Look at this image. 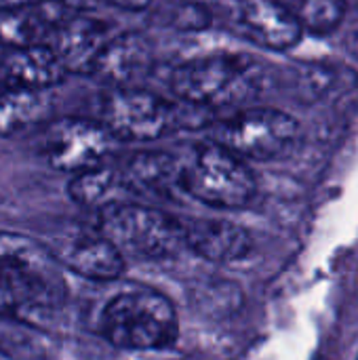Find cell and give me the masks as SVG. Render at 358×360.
Wrapping results in <instances>:
<instances>
[{
    "label": "cell",
    "instance_id": "obj_1",
    "mask_svg": "<svg viewBox=\"0 0 358 360\" xmlns=\"http://www.w3.org/2000/svg\"><path fill=\"white\" fill-rule=\"evenodd\" d=\"M63 268L38 240L0 232V314L23 319L55 310L65 300Z\"/></svg>",
    "mask_w": 358,
    "mask_h": 360
},
{
    "label": "cell",
    "instance_id": "obj_2",
    "mask_svg": "<svg viewBox=\"0 0 358 360\" xmlns=\"http://www.w3.org/2000/svg\"><path fill=\"white\" fill-rule=\"evenodd\" d=\"M213 110L186 101H169L139 86H120L101 101V122L116 141H154L181 129L209 124Z\"/></svg>",
    "mask_w": 358,
    "mask_h": 360
},
{
    "label": "cell",
    "instance_id": "obj_3",
    "mask_svg": "<svg viewBox=\"0 0 358 360\" xmlns=\"http://www.w3.org/2000/svg\"><path fill=\"white\" fill-rule=\"evenodd\" d=\"M101 335L122 350H162L179 333L173 304L150 289L116 293L101 312Z\"/></svg>",
    "mask_w": 358,
    "mask_h": 360
},
{
    "label": "cell",
    "instance_id": "obj_4",
    "mask_svg": "<svg viewBox=\"0 0 358 360\" xmlns=\"http://www.w3.org/2000/svg\"><path fill=\"white\" fill-rule=\"evenodd\" d=\"M169 86L179 101L215 112L253 99L260 93V76L247 57L207 55L173 68Z\"/></svg>",
    "mask_w": 358,
    "mask_h": 360
},
{
    "label": "cell",
    "instance_id": "obj_5",
    "mask_svg": "<svg viewBox=\"0 0 358 360\" xmlns=\"http://www.w3.org/2000/svg\"><path fill=\"white\" fill-rule=\"evenodd\" d=\"M97 232L122 255L165 259L186 251L181 217L141 202H116L101 209Z\"/></svg>",
    "mask_w": 358,
    "mask_h": 360
},
{
    "label": "cell",
    "instance_id": "obj_6",
    "mask_svg": "<svg viewBox=\"0 0 358 360\" xmlns=\"http://www.w3.org/2000/svg\"><path fill=\"white\" fill-rule=\"evenodd\" d=\"M181 192L217 209H241L255 196V177L241 156L222 143H200L181 162Z\"/></svg>",
    "mask_w": 358,
    "mask_h": 360
},
{
    "label": "cell",
    "instance_id": "obj_7",
    "mask_svg": "<svg viewBox=\"0 0 358 360\" xmlns=\"http://www.w3.org/2000/svg\"><path fill=\"white\" fill-rule=\"evenodd\" d=\"M300 124L276 108H247L224 120L219 141L243 160H272L298 141Z\"/></svg>",
    "mask_w": 358,
    "mask_h": 360
},
{
    "label": "cell",
    "instance_id": "obj_8",
    "mask_svg": "<svg viewBox=\"0 0 358 360\" xmlns=\"http://www.w3.org/2000/svg\"><path fill=\"white\" fill-rule=\"evenodd\" d=\"M116 137L101 120L61 118L46 127L42 154L46 162L65 173H80L103 165L112 154Z\"/></svg>",
    "mask_w": 358,
    "mask_h": 360
},
{
    "label": "cell",
    "instance_id": "obj_9",
    "mask_svg": "<svg viewBox=\"0 0 358 360\" xmlns=\"http://www.w3.org/2000/svg\"><path fill=\"white\" fill-rule=\"evenodd\" d=\"M108 25L89 15H65L49 34L46 46L57 55L68 74H91L108 42Z\"/></svg>",
    "mask_w": 358,
    "mask_h": 360
},
{
    "label": "cell",
    "instance_id": "obj_10",
    "mask_svg": "<svg viewBox=\"0 0 358 360\" xmlns=\"http://www.w3.org/2000/svg\"><path fill=\"white\" fill-rule=\"evenodd\" d=\"M234 19L249 40L272 51L295 46L304 34L293 13L281 0H243Z\"/></svg>",
    "mask_w": 358,
    "mask_h": 360
},
{
    "label": "cell",
    "instance_id": "obj_11",
    "mask_svg": "<svg viewBox=\"0 0 358 360\" xmlns=\"http://www.w3.org/2000/svg\"><path fill=\"white\" fill-rule=\"evenodd\" d=\"M152 59L154 51L150 40L137 32H124L108 38L91 74L110 82L114 89L137 86L148 76Z\"/></svg>",
    "mask_w": 358,
    "mask_h": 360
},
{
    "label": "cell",
    "instance_id": "obj_12",
    "mask_svg": "<svg viewBox=\"0 0 358 360\" xmlns=\"http://www.w3.org/2000/svg\"><path fill=\"white\" fill-rule=\"evenodd\" d=\"M184 249L207 262H234L251 251V236L238 224L211 217H181Z\"/></svg>",
    "mask_w": 358,
    "mask_h": 360
},
{
    "label": "cell",
    "instance_id": "obj_13",
    "mask_svg": "<svg viewBox=\"0 0 358 360\" xmlns=\"http://www.w3.org/2000/svg\"><path fill=\"white\" fill-rule=\"evenodd\" d=\"M57 264L91 281H112L124 272L122 253L103 234H78L49 249Z\"/></svg>",
    "mask_w": 358,
    "mask_h": 360
},
{
    "label": "cell",
    "instance_id": "obj_14",
    "mask_svg": "<svg viewBox=\"0 0 358 360\" xmlns=\"http://www.w3.org/2000/svg\"><path fill=\"white\" fill-rule=\"evenodd\" d=\"M65 15V0L0 4V44L15 49L46 44L49 34Z\"/></svg>",
    "mask_w": 358,
    "mask_h": 360
},
{
    "label": "cell",
    "instance_id": "obj_15",
    "mask_svg": "<svg viewBox=\"0 0 358 360\" xmlns=\"http://www.w3.org/2000/svg\"><path fill=\"white\" fill-rule=\"evenodd\" d=\"M129 196L175 200L181 192V160L167 152H141L120 169Z\"/></svg>",
    "mask_w": 358,
    "mask_h": 360
},
{
    "label": "cell",
    "instance_id": "obj_16",
    "mask_svg": "<svg viewBox=\"0 0 358 360\" xmlns=\"http://www.w3.org/2000/svg\"><path fill=\"white\" fill-rule=\"evenodd\" d=\"M68 72L46 44L11 46L2 72V89H36L49 91L63 82Z\"/></svg>",
    "mask_w": 358,
    "mask_h": 360
},
{
    "label": "cell",
    "instance_id": "obj_17",
    "mask_svg": "<svg viewBox=\"0 0 358 360\" xmlns=\"http://www.w3.org/2000/svg\"><path fill=\"white\" fill-rule=\"evenodd\" d=\"M51 114L46 91L2 89L0 91V137H17L40 127Z\"/></svg>",
    "mask_w": 358,
    "mask_h": 360
},
{
    "label": "cell",
    "instance_id": "obj_18",
    "mask_svg": "<svg viewBox=\"0 0 358 360\" xmlns=\"http://www.w3.org/2000/svg\"><path fill=\"white\" fill-rule=\"evenodd\" d=\"M68 194L74 202L82 207H95L99 211L110 205L124 202L122 196H129L120 169L103 165L74 173L72 181L68 184Z\"/></svg>",
    "mask_w": 358,
    "mask_h": 360
},
{
    "label": "cell",
    "instance_id": "obj_19",
    "mask_svg": "<svg viewBox=\"0 0 358 360\" xmlns=\"http://www.w3.org/2000/svg\"><path fill=\"white\" fill-rule=\"evenodd\" d=\"M298 19L302 30L317 36L331 34L344 19L346 0H281Z\"/></svg>",
    "mask_w": 358,
    "mask_h": 360
},
{
    "label": "cell",
    "instance_id": "obj_20",
    "mask_svg": "<svg viewBox=\"0 0 358 360\" xmlns=\"http://www.w3.org/2000/svg\"><path fill=\"white\" fill-rule=\"evenodd\" d=\"M34 344V331L32 327L23 325L21 319L0 314V352L8 354L17 348H30Z\"/></svg>",
    "mask_w": 358,
    "mask_h": 360
},
{
    "label": "cell",
    "instance_id": "obj_21",
    "mask_svg": "<svg viewBox=\"0 0 358 360\" xmlns=\"http://www.w3.org/2000/svg\"><path fill=\"white\" fill-rule=\"evenodd\" d=\"M103 2L122 11H146L152 4V0H103Z\"/></svg>",
    "mask_w": 358,
    "mask_h": 360
},
{
    "label": "cell",
    "instance_id": "obj_22",
    "mask_svg": "<svg viewBox=\"0 0 358 360\" xmlns=\"http://www.w3.org/2000/svg\"><path fill=\"white\" fill-rule=\"evenodd\" d=\"M11 46L0 44V91H2V72H4V63H6V55H8Z\"/></svg>",
    "mask_w": 358,
    "mask_h": 360
},
{
    "label": "cell",
    "instance_id": "obj_23",
    "mask_svg": "<svg viewBox=\"0 0 358 360\" xmlns=\"http://www.w3.org/2000/svg\"><path fill=\"white\" fill-rule=\"evenodd\" d=\"M2 4H30V2H38V0H0Z\"/></svg>",
    "mask_w": 358,
    "mask_h": 360
},
{
    "label": "cell",
    "instance_id": "obj_24",
    "mask_svg": "<svg viewBox=\"0 0 358 360\" xmlns=\"http://www.w3.org/2000/svg\"><path fill=\"white\" fill-rule=\"evenodd\" d=\"M0 360H15L13 356H8V354H4V352H0Z\"/></svg>",
    "mask_w": 358,
    "mask_h": 360
}]
</instances>
